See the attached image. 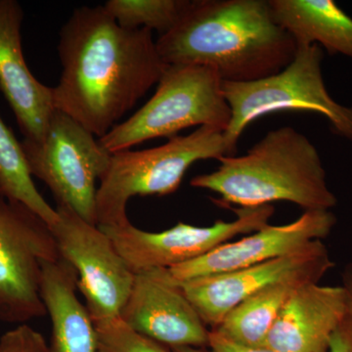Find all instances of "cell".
Instances as JSON below:
<instances>
[{
    "label": "cell",
    "instance_id": "obj_1",
    "mask_svg": "<svg viewBox=\"0 0 352 352\" xmlns=\"http://www.w3.org/2000/svg\"><path fill=\"white\" fill-rule=\"evenodd\" d=\"M54 107L101 138L134 108L166 64L153 32L126 29L103 6L76 8L60 31Z\"/></svg>",
    "mask_w": 352,
    "mask_h": 352
},
{
    "label": "cell",
    "instance_id": "obj_2",
    "mask_svg": "<svg viewBox=\"0 0 352 352\" xmlns=\"http://www.w3.org/2000/svg\"><path fill=\"white\" fill-rule=\"evenodd\" d=\"M166 65L214 69L222 82L279 73L295 57V39L273 19L270 0H194L156 41Z\"/></svg>",
    "mask_w": 352,
    "mask_h": 352
},
{
    "label": "cell",
    "instance_id": "obj_3",
    "mask_svg": "<svg viewBox=\"0 0 352 352\" xmlns=\"http://www.w3.org/2000/svg\"><path fill=\"white\" fill-rule=\"evenodd\" d=\"M219 162L214 173L190 182L219 194V203L254 208L289 201L305 210H330L337 205L316 147L294 127L268 131L243 156Z\"/></svg>",
    "mask_w": 352,
    "mask_h": 352
},
{
    "label": "cell",
    "instance_id": "obj_4",
    "mask_svg": "<svg viewBox=\"0 0 352 352\" xmlns=\"http://www.w3.org/2000/svg\"><path fill=\"white\" fill-rule=\"evenodd\" d=\"M317 44H298L291 63L275 75L252 82H222V94L231 110L224 131L228 156H235L238 141L254 120L280 111H302L323 116L331 131L352 140V107L340 105L329 94Z\"/></svg>",
    "mask_w": 352,
    "mask_h": 352
},
{
    "label": "cell",
    "instance_id": "obj_5",
    "mask_svg": "<svg viewBox=\"0 0 352 352\" xmlns=\"http://www.w3.org/2000/svg\"><path fill=\"white\" fill-rule=\"evenodd\" d=\"M223 133L215 127L200 126L157 147L112 154L97 189L98 226L129 223L126 207L132 197L170 195L179 188L192 164L228 156Z\"/></svg>",
    "mask_w": 352,
    "mask_h": 352
},
{
    "label": "cell",
    "instance_id": "obj_6",
    "mask_svg": "<svg viewBox=\"0 0 352 352\" xmlns=\"http://www.w3.org/2000/svg\"><path fill=\"white\" fill-rule=\"evenodd\" d=\"M231 110L214 69L198 65H166L154 95L99 142L111 154L152 139L176 136L192 126L226 131Z\"/></svg>",
    "mask_w": 352,
    "mask_h": 352
},
{
    "label": "cell",
    "instance_id": "obj_7",
    "mask_svg": "<svg viewBox=\"0 0 352 352\" xmlns=\"http://www.w3.org/2000/svg\"><path fill=\"white\" fill-rule=\"evenodd\" d=\"M96 136L55 109L41 142L23 140L32 176L45 183L57 205L66 206L88 223H97V182L107 173L112 154Z\"/></svg>",
    "mask_w": 352,
    "mask_h": 352
},
{
    "label": "cell",
    "instance_id": "obj_8",
    "mask_svg": "<svg viewBox=\"0 0 352 352\" xmlns=\"http://www.w3.org/2000/svg\"><path fill=\"white\" fill-rule=\"evenodd\" d=\"M60 258L50 226L25 206L0 196V321L25 324L47 314L43 266Z\"/></svg>",
    "mask_w": 352,
    "mask_h": 352
},
{
    "label": "cell",
    "instance_id": "obj_9",
    "mask_svg": "<svg viewBox=\"0 0 352 352\" xmlns=\"http://www.w3.org/2000/svg\"><path fill=\"white\" fill-rule=\"evenodd\" d=\"M51 226L60 256L78 273V289L85 296L92 321L120 317L135 274L98 226L88 223L66 206L57 205Z\"/></svg>",
    "mask_w": 352,
    "mask_h": 352
},
{
    "label": "cell",
    "instance_id": "obj_10",
    "mask_svg": "<svg viewBox=\"0 0 352 352\" xmlns=\"http://www.w3.org/2000/svg\"><path fill=\"white\" fill-rule=\"evenodd\" d=\"M233 221L217 220L208 227H198L178 222L162 232H148L129 223L100 227L120 256L134 274L157 270H170L179 264L201 258L215 248L241 234L254 233L268 222L274 214L272 205L234 210Z\"/></svg>",
    "mask_w": 352,
    "mask_h": 352
},
{
    "label": "cell",
    "instance_id": "obj_11",
    "mask_svg": "<svg viewBox=\"0 0 352 352\" xmlns=\"http://www.w3.org/2000/svg\"><path fill=\"white\" fill-rule=\"evenodd\" d=\"M120 318L136 332L173 347L208 346L210 331L168 270L135 275Z\"/></svg>",
    "mask_w": 352,
    "mask_h": 352
},
{
    "label": "cell",
    "instance_id": "obj_12",
    "mask_svg": "<svg viewBox=\"0 0 352 352\" xmlns=\"http://www.w3.org/2000/svg\"><path fill=\"white\" fill-rule=\"evenodd\" d=\"M337 219L331 210H305L295 221L263 227L235 242L219 245L201 258L168 270L178 283L243 270L300 251L328 237Z\"/></svg>",
    "mask_w": 352,
    "mask_h": 352
},
{
    "label": "cell",
    "instance_id": "obj_13",
    "mask_svg": "<svg viewBox=\"0 0 352 352\" xmlns=\"http://www.w3.org/2000/svg\"><path fill=\"white\" fill-rule=\"evenodd\" d=\"M333 266L327 247L314 241L300 251L243 270L177 283L206 325L215 329L234 307L273 283L302 271Z\"/></svg>",
    "mask_w": 352,
    "mask_h": 352
},
{
    "label": "cell",
    "instance_id": "obj_14",
    "mask_svg": "<svg viewBox=\"0 0 352 352\" xmlns=\"http://www.w3.org/2000/svg\"><path fill=\"white\" fill-rule=\"evenodd\" d=\"M24 11L16 0H0V90L12 109L24 140L41 142L54 112L52 87L32 75L22 44Z\"/></svg>",
    "mask_w": 352,
    "mask_h": 352
},
{
    "label": "cell",
    "instance_id": "obj_15",
    "mask_svg": "<svg viewBox=\"0 0 352 352\" xmlns=\"http://www.w3.org/2000/svg\"><path fill=\"white\" fill-rule=\"evenodd\" d=\"M347 314L344 287L305 285L291 296L261 347L277 352H328L333 331Z\"/></svg>",
    "mask_w": 352,
    "mask_h": 352
},
{
    "label": "cell",
    "instance_id": "obj_16",
    "mask_svg": "<svg viewBox=\"0 0 352 352\" xmlns=\"http://www.w3.org/2000/svg\"><path fill=\"white\" fill-rule=\"evenodd\" d=\"M76 292L78 273L68 261L43 263L41 296L51 321L50 352H97L94 321Z\"/></svg>",
    "mask_w": 352,
    "mask_h": 352
},
{
    "label": "cell",
    "instance_id": "obj_17",
    "mask_svg": "<svg viewBox=\"0 0 352 352\" xmlns=\"http://www.w3.org/2000/svg\"><path fill=\"white\" fill-rule=\"evenodd\" d=\"M328 272L314 268L270 285L234 307L217 328L224 339L248 347H261L286 303L298 289L319 283Z\"/></svg>",
    "mask_w": 352,
    "mask_h": 352
},
{
    "label": "cell",
    "instance_id": "obj_18",
    "mask_svg": "<svg viewBox=\"0 0 352 352\" xmlns=\"http://www.w3.org/2000/svg\"><path fill=\"white\" fill-rule=\"evenodd\" d=\"M273 19L296 44L352 58V19L333 0H270Z\"/></svg>",
    "mask_w": 352,
    "mask_h": 352
},
{
    "label": "cell",
    "instance_id": "obj_19",
    "mask_svg": "<svg viewBox=\"0 0 352 352\" xmlns=\"http://www.w3.org/2000/svg\"><path fill=\"white\" fill-rule=\"evenodd\" d=\"M0 196L22 204L48 226L56 223V208L39 193L28 168L22 143L0 117Z\"/></svg>",
    "mask_w": 352,
    "mask_h": 352
},
{
    "label": "cell",
    "instance_id": "obj_20",
    "mask_svg": "<svg viewBox=\"0 0 352 352\" xmlns=\"http://www.w3.org/2000/svg\"><path fill=\"white\" fill-rule=\"evenodd\" d=\"M190 0H108L104 9L120 27L157 31L160 36L173 30Z\"/></svg>",
    "mask_w": 352,
    "mask_h": 352
},
{
    "label": "cell",
    "instance_id": "obj_21",
    "mask_svg": "<svg viewBox=\"0 0 352 352\" xmlns=\"http://www.w3.org/2000/svg\"><path fill=\"white\" fill-rule=\"evenodd\" d=\"M97 352H173L136 332L120 317L94 321Z\"/></svg>",
    "mask_w": 352,
    "mask_h": 352
},
{
    "label": "cell",
    "instance_id": "obj_22",
    "mask_svg": "<svg viewBox=\"0 0 352 352\" xmlns=\"http://www.w3.org/2000/svg\"><path fill=\"white\" fill-rule=\"evenodd\" d=\"M0 352H50V346L38 331L20 324L0 337Z\"/></svg>",
    "mask_w": 352,
    "mask_h": 352
},
{
    "label": "cell",
    "instance_id": "obj_23",
    "mask_svg": "<svg viewBox=\"0 0 352 352\" xmlns=\"http://www.w3.org/2000/svg\"><path fill=\"white\" fill-rule=\"evenodd\" d=\"M328 352H352V319L349 314L333 331Z\"/></svg>",
    "mask_w": 352,
    "mask_h": 352
},
{
    "label": "cell",
    "instance_id": "obj_24",
    "mask_svg": "<svg viewBox=\"0 0 352 352\" xmlns=\"http://www.w3.org/2000/svg\"><path fill=\"white\" fill-rule=\"evenodd\" d=\"M208 347L210 352H277L266 347H248L234 344L230 340L224 339L214 331H210Z\"/></svg>",
    "mask_w": 352,
    "mask_h": 352
},
{
    "label": "cell",
    "instance_id": "obj_25",
    "mask_svg": "<svg viewBox=\"0 0 352 352\" xmlns=\"http://www.w3.org/2000/svg\"><path fill=\"white\" fill-rule=\"evenodd\" d=\"M342 287L346 291L349 314L352 319V263H349L342 272Z\"/></svg>",
    "mask_w": 352,
    "mask_h": 352
},
{
    "label": "cell",
    "instance_id": "obj_26",
    "mask_svg": "<svg viewBox=\"0 0 352 352\" xmlns=\"http://www.w3.org/2000/svg\"><path fill=\"white\" fill-rule=\"evenodd\" d=\"M171 351H173V352H207L203 351L201 349H196V347L188 346L173 347V349H171Z\"/></svg>",
    "mask_w": 352,
    "mask_h": 352
}]
</instances>
